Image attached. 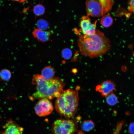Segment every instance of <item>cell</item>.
Returning <instances> with one entry per match:
<instances>
[{
  "label": "cell",
  "mask_w": 134,
  "mask_h": 134,
  "mask_svg": "<svg viewBox=\"0 0 134 134\" xmlns=\"http://www.w3.org/2000/svg\"><path fill=\"white\" fill-rule=\"evenodd\" d=\"M78 45L81 55L92 58L104 54L111 47L108 39L98 30L91 35H81Z\"/></svg>",
  "instance_id": "obj_1"
},
{
  "label": "cell",
  "mask_w": 134,
  "mask_h": 134,
  "mask_svg": "<svg viewBox=\"0 0 134 134\" xmlns=\"http://www.w3.org/2000/svg\"><path fill=\"white\" fill-rule=\"evenodd\" d=\"M113 20L112 17L109 14H105L103 16L100 20V23L104 27L107 28L112 24Z\"/></svg>",
  "instance_id": "obj_12"
},
{
  "label": "cell",
  "mask_w": 134,
  "mask_h": 134,
  "mask_svg": "<svg viewBox=\"0 0 134 134\" xmlns=\"http://www.w3.org/2000/svg\"><path fill=\"white\" fill-rule=\"evenodd\" d=\"M77 129L76 124L73 121L58 119L54 122L52 131L53 134H72Z\"/></svg>",
  "instance_id": "obj_5"
},
{
  "label": "cell",
  "mask_w": 134,
  "mask_h": 134,
  "mask_svg": "<svg viewBox=\"0 0 134 134\" xmlns=\"http://www.w3.org/2000/svg\"><path fill=\"white\" fill-rule=\"evenodd\" d=\"M124 124V122L123 121L118 122L117 124L116 129L112 134H119Z\"/></svg>",
  "instance_id": "obj_19"
},
{
  "label": "cell",
  "mask_w": 134,
  "mask_h": 134,
  "mask_svg": "<svg viewBox=\"0 0 134 134\" xmlns=\"http://www.w3.org/2000/svg\"><path fill=\"white\" fill-rule=\"evenodd\" d=\"M47 23L45 20L40 19L37 22V26L38 29L42 30L47 28L48 26Z\"/></svg>",
  "instance_id": "obj_17"
},
{
  "label": "cell",
  "mask_w": 134,
  "mask_h": 134,
  "mask_svg": "<svg viewBox=\"0 0 134 134\" xmlns=\"http://www.w3.org/2000/svg\"><path fill=\"white\" fill-rule=\"evenodd\" d=\"M13 0L15 1H17L20 2H24V1H26L27 0Z\"/></svg>",
  "instance_id": "obj_22"
},
{
  "label": "cell",
  "mask_w": 134,
  "mask_h": 134,
  "mask_svg": "<svg viewBox=\"0 0 134 134\" xmlns=\"http://www.w3.org/2000/svg\"><path fill=\"white\" fill-rule=\"evenodd\" d=\"M55 73L54 68L50 66L46 67L42 69L41 75L45 80H48L54 77Z\"/></svg>",
  "instance_id": "obj_11"
},
{
  "label": "cell",
  "mask_w": 134,
  "mask_h": 134,
  "mask_svg": "<svg viewBox=\"0 0 134 134\" xmlns=\"http://www.w3.org/2000/svg\"><path fill=\"white\" fill-rule=\"evenodd\" d=\"M4 129L2 134H22L23 128L12 120L7 122Z\"/></svg>",
  "instance_id": "obj_9"
},
{
  "label": "cell",
  "mask_w": 134,
  "mask_h": 134,
  "mask_svg": "<svg viewBox=\"0 0 134 134\" xmlns=\"http://www.w3.org/2000/svg\"><path fill=\"white\" fill-rule=\"evenodd\" d=\"M105 97L107 103L110 105H114L118 102V97L113 92L110 94Z\"/></svg>",
  "instance_id": "obj_13"
},
{
  "label": "cell",
  "mask_w": 134,
  "mask_h": 134,
  "mask_svg": "<svg viewBox=\"0 0 134 134\" xmlns=\"http://www.w3.org/2000/svg\"><path fill=\"white\" fill-rule=\"evenodd\" d=\"M34 109L37 115L40 117H43L50 114L53 110V107L49 99H43L37 102Z\"/></svg>",
  "instance_id": "obj_6"
},
{
  "label": "cell",
  "mask_w": 134,
  "mask_h": 134,
  "mask_svg": "<svg viewBox=\"0 0 134 134\" xmlns=\"http://www.w3.org/2000/svg\"><path fill=\"white\" fill-rule=\"evenodd\" d=\"M129 131L130 134H134V123H131L128 127Z\"/></svg>",
  "instance_id": "obj_21"
},
{
  "label": "cell",
  "mask_w": 134,
  "mask_h": 134,
  "mask_svg": "<svg viewBox=\"0 0 134 134\" xmlns=\"http://www.w3.org/2000/svg\"><path fill=\"white\" fill-rule=\"evenodd\" d=\"M32 83L36 85V91L30 96L32 100L46 99H51L58 97L65 86L62 79L58 77L45 80L41 75L37 74L33 77Z\"/></svg>",
  "instance_id": "obj_2"
},
{
  "label": "cell",
  "mask_w": 134,
  "mask_h": 134,
  "mask_svg": "<svg viewBox=\"0 0 134 134\" xmlns=\"http://www.w3.org/2000/svg\"><path fill=\"white\" fill-rule=\"evenodd\" d=\"M33 36L38 41L41 42H45L48 41L51 35L50 32L36 29L32 33Z\"/></svg>",
  "instance_id": "obj_10"
},
{
  "label": "cell",
  "mask_w": 134,
  "mask_h": 134,
  "mask_svg": "<svg viewBox=\"0 0 134 134\" xmlns=\"http://www.w3.org/2000/svg\"><path fill=\"white\" fill-rule=\"evenodd\" d=\"M97 21L92 23L89 16H83L80 20L79 26L83 35H90L94 34L96 30Z\"/></svg>",
  "instance_id": "obj_7"
},
{
  "label": "cell",
  "mask_w": 134,
  "mask_h": 134,
  "mask_svg": "<svg viewBox=\"0 0 134 134\" xmlns=\"http://www.w3.org/2000/svg\"><path fill=\"white\" fill-rule=\"evenodd\" d=\"M78 101L76 89V90L70 89L62 90L55 101L56 110L61 116L67 118L72 117L76 112Z\"/></svg>",
  "instance_id": "obj_3"
},
{
  "label": "cell",
  "mask_w": 134,
  "mask_h": 134,
  "mask_svg": "<svg viewBox=\"0 0 134 134\" xmlns=\"http://www.w3.org/2000/svg\"><path fill=\"white\" fill-rule=\"evenodd\" d=\"M11 74L9 70L4 69L0 72V77L3 80L7 81L9 80L11 77Z\"/></svg>",
  "instance_id": "obj_16"
},
{
  "label": "cell",
  "mask_w": 134,
  "mask_h": 134,
  "mask_svg": "<svg viewBox=\"0 0 134 134\" xmlns=\"http://www.w3.org/2000/svg\"><path fill=\"white\" fill-rule=\"evenodd\" d=\"M128 10L131 12H133L134 10V0H129L128 3Z\"/></svg>",
  "instance_id": "obj_20"
},
{
  "label": "cell",
  "mask_w": 134,
  "mask_h": 134,
  "mask_svg": "<svg viewBox=\"0 0 134 134\" xmlns=\"http://www.w3.org/2000/svg\"><path fill=\"white\" fill-rule=\"evenodd\" d=\"M81 127L83 131L88 132L94 129L95 127V124L91 120H85L82 122Z\"/></svg>",
  "instance_id": "obj_14"
},
{
  "label": "cell",
  "mask_w": 134,
  "mask_h": 134,
  "mask_svg": "<svg viewBox=\"0 0 134 134\" xmlns=\"http://www.w3.org/2000/svg\"><path fill=\"white\" fill-rule=\"evenodd\" d=\"M33 11L35 15L39 16L43 15L44 13L45 9L43 5L38 4L34 6Z\"/></svg>",
  "instance_id": "obj_15"
},
{
  "label": "cell",
  "mask_w": 134,
  "mask_h": 134,
  "mask_svg": "<svg viewBox=\"0 0 134 134\" xmlns=\"http://www.w3.org/2000/svg\"><path fill=\"white\" fill-rule=\"evenodd\" d=\"M63 57L65 59H70L72 56V52L70 49L68 48L64 49L62 51Z\"/></svg>",
  "instance_id": "obj_18"
},
{
  "label": "cell",
  "mask_w": 134,
  "mask_h": 134,
  "mask_svg": "<svg viewBox=\"0 0 134 134\" xmlns=\"http://www.w3.org/2000/svg\"><path fill=\"white\" fill-rule=\"evenodd\" d=\"M114 0H86L87 15L99 17L109 12L114 3Z\"/></svg>",
  "instance_id": "obj_4"
},
{
  "label": "cell",
  "mask_w": 134,
  "mask_h": 134,
  "mask_svg": "<svg viewBox=\"0 0 134 134\" xmlns=\"http://www.w3.org/2000/svg\"><path fill=\"white\" fill-rule=\"evenodd\" d=\"M116 86L111 80H104L96 88V90L100 93L103 97H106L110 94L116 90Z\"/></svg>",
  "instance_id": "obj_8"
}]
</instances>
